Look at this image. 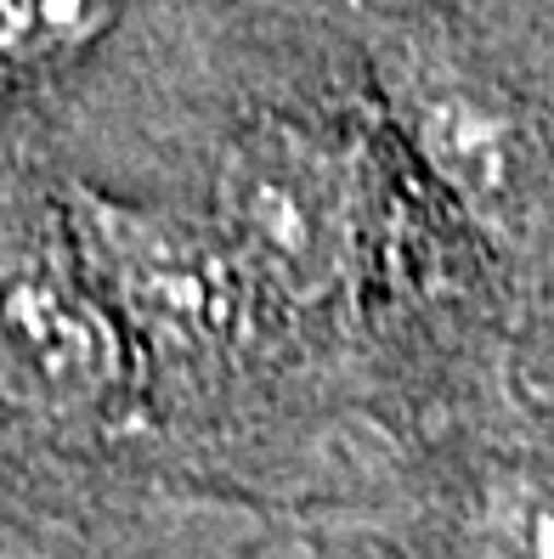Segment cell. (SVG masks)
Here are the masks:
<instances>
[{
    "instance_id": "7a4b0ae2",
    "label": "cell",
    "mask_w": 554,
    "mask_h": 559,
    "mask_svg": "<svg viewBox=\"0 0 554 559\" xmlns=\"http://www.w3.org/2000/svg\"><path fill=\"white\" fill-rule=\"evenodd\" d=\"M130 328L69 233L57 192L51 226L0 233V384L40 413H96L130 379Z\"/></svg>"
},
{
    "instance_id": "3957f363",
    "label": "cell",
    "mask_w": 554,
    "mask_h": 559,
    "mask_svg": "<svg viewBox=\"0 0 554 559\" xmlns=\"http://www.w3.org/2000/svg\"><path fill=\"white\" fill-rule=\"evenodd\" d=\"M425 559H554V447H464L431 475Z\"/></svg>"
},
{
    "instance_id": "6da1fadb",
    "label": "cell",
    "mask_w": 554,
    "mask_h": 559,
    "mask_svg": "<svg viewBox=\"0 0 554 559\" xmlns=\"http://www.w3.org/2000/svg\"><path fill=\"white\" fill-rule=\"evenodd\" d=\"M374 130L351 114L260 108L226 142L210 221L278 322H334L374 288L385 249Z\"/></svg>"
},
{
    "instance_id": "277c9868",
    "label": "cell",
    "mask_w": 554,
    "mask_h": 559,
    "mask_svg": "<svg viewBox=\"0 0 554 559\" xmlns=\"http://www.w3.org/2000/svg\"><path fill=\"white\" fill-rule=\"evenodd\" d=\"M137 0H0V103L57 96L103 51Z\"/></svg>"
}]
</instances>
